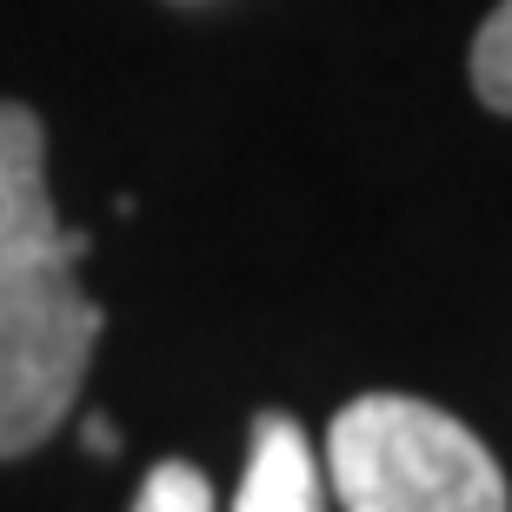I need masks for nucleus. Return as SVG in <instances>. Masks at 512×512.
Masks as SVG:
<instances>
[{"label": "nucleus", "instance_id": "1", "mask_svg": "<svg viewBox=\"0 0 512 512\" xmlns=\"http://www.w3.org/2000/svg\"><path fill=\"white\" fill-rule=\"evenodd\" d=\"M326 473L346 512H512L486 439L406 393L340 406L326 433Z\"/></svg>", "mask_w": 512, "mask_h": 512}, {"label": "nucleus", "instance_id": "2", "mask_svg": "<svg viewBox=\"0 0 512 512\" xmlns=\"http://www.w3.org/2000/svg\"><path fill=\"white\" fill-rule=\"evenodd\" d=\"M87 233L0 253V459L34 453L74 413L100 340V306L80 293Z\"/></svg>", "mask_w": 512, "mask_h": 512}, {"label": "nucleus", "instance_id": "3", "mask_svg": "<svg viewBox=\"0 0 512 512\" xmlns=\"http://www.w3.org/2000/svg\"><path fill=\"white\" fill-rule=\"evenodd\" d=\"M67 233L47 193V133L20 100H0V253L54 247Z\"/></svg>", "mask_w": 512, "mask_h": 512}, {"label": "nucleus", "instance_id": "4", "mask_svg": "<svg viewBox=\"0 0 512 512\" xmlns=\"http://www.w3.org/2000/svg\"><path fill=\"white\" fill-rule=\"evenodd\" d=\"M233 512H326L313 446L286 413H260V426H253L247 479H240Z\"/></svg>", "mask_w": 512, "mask_h": 512}, {"label": "nucleus", "instance_id": "5", "mask_svg": "<svg viewBox=\"0 0 512 512\" xmlns=\"http://www.w3.org/2000/svg\"><path fill=\"white\" fill-rule=\"evenodd\" d=\"M473 94L493 114H512V0H499L473 40Z\"/></svg>", "mask_w": 512, "mask_h": 512}, {"label": "nucleus", "instance_id": "6", "mask_svg": "<svg viewBox=\"0 0 512 512\" xmlns=\"http://www.w3.org/2000/svg\"><path fill=\"white\" fill-rule=\"evenodd\" d=\"M133 512H213V486H207L200 466L167 459V466H153V473H147V486H140Z\"/></svg>", "mask_w": 512, "mask_h": 512}, {"label": "nucleus", "instance_id": "7", "mask_svg": "<svg viewBox=\"0 0 512 512\" xmlns=\"http://www.w3.org/2000/svg\"><path fill=\"white\" fill-rule=\"evenodd\" d=\"M87 446H94V453H114L120 439H114V426H107V419H87Z\"/></svg>", "mask_w": 512, "mask_h": 512}]
</instances>
